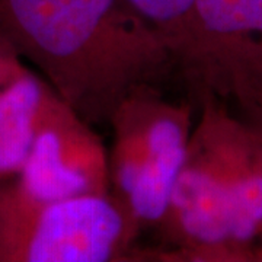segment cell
Masks as SVG:
<instances>
[{"label":"cell","instance_id":"cell-3","mask_svg":"<svg viewBox=\"0 0 262 262\" xmlns=\"http://www.w3.org/2000/svg\"><path fill=\"white\" fill-rule=\"evenodd\" d=\"M110 189L141 227H158L185 160L192 133L189 102L166 101L159 88H144L122 101L108 122Z\"/></svg>","mask_w":262,"mask_h":262},{"label":"cell","instance_id":"cell-10","mask_svg":"<svg viewBox=\"0 0 262 262\" xmlns=\"http://www.w3.org/2000/svg\"><path fill=\"white\" fill-rule=\"evenodd\" d=\"M236 80H249L262 86V56L255 58L252 63L248 66V69H245L242 76L239 75L236 77Z\"/></svg>","mask_w":262,"mask_h":262},{"label":"cell","instance_id":"cell-6","mask_svg":"<svg viewBox=\"0 0 262 262\" xmlns=\"http://www.w3.org/2000/svg\"><path fill=\"white\" fill-rule=\"evenodd\" d=\"M165 39L179 72L198 96L214 92L213 67L196 15V0H125Z\"/></svg>","mask_w":262,"mask_h":262},{"label":"cell","instance_id":"cell-2","mask_svg":"<svg viewBox=\"0 0 262 262\" xmlns=\"http://www.w3.org/2000/svg\"><path fill=\"white\" fill-rule=\"evenodd\" d=\"M139 232L113 194L44 200L0 182V262L140 261Z\"/></svg>","mask_w":262,"mask_h":262},{"label":"cell","instance_id":"cell-7","mask_svg":"<svg viewBox=\"0 0 262 262\" xmlns=\"http://www.w3.org/2000/svg\"><path fill=\"white\" fill-rule=\"evenodd\" d=\"M51 86L27 70L0 89V182L20 173Z\"/></svg>","mask_w":262,"mask_h":262},{"label":"cell","instance_id":"cell-4","mask_svg":"<svg viewBox=\"0 0 262 262\" xmlns=\"http://www.w3.org/2000/svg\"><path fill=\"white\" fill-rule=\"evenodd\" d=\"M15 179L44 200L111 194L110 151L92 124L53 88L39 114L27 162Z\"/></svg>","mask_w":262,"mask_h":262},{"label":"cell","instance_id":"cell-1","mask_svg":"<svg viewBox=\"0 0 262 262\" xmlns=\"http://www.w3.org/2000/svg\"><path fill=\"white\" fill-rule=\"evenodd\" d=\"M0 35L92 125L179 70L165 39L125 0H0Z\"/></svg>","mask_w":262,"mask_h":262},{"label":"cell","instance_id":"cell-5","mask_svg":"<svg viewBox=\"0 0 262 262\" xmlns=\"http://www.w3.org/2000/svg\"><path fill=\"white\" fill-rule=\"evenodd\" d=\"M206 37L215 94H225L229 76L262 54V0H196Z\"/></svg>","mask_w":262,"mask_h":262},{"label":"cell","instance_id":"cell-8","mask_svg":"<svg viewBox=\"0 0 262 262\" xmlns=\"http://www.w3.org/2000/svg\"><path fill=\"white\" fill-rule=\"evenodd\" d=\"M245 114V121L252 127L262 141V88H248L234 95Z\"/></svg>","mask_w":262,"mask_h":262},{"label":"cell","instance_id":"cell-9","mask_svg":"<svg viewBox=\"0 0 262 262\" xmlns=\"http://www.w3.org/2000/svg\"><path fill=\"white\" fill-rule=\"evenodd\" d=\"M28 67L9 42L0 35V89L27 72Z\"/></svg>","mask_w":262,"mask_h":262},{"label":"cell","instance_id":"cell-11","mask_svg":"<svg viewBox=\"0 0 262 262\" xmlns=\"http://www.w3.org/2000/svg\"><path fill=\"white\" fill-rule=\"evenodd\" d=\"M255 262H262V236L258 242L256 251H255Z\"/></svg>","mask_w":262,"mask_h":262}]
</instances>
